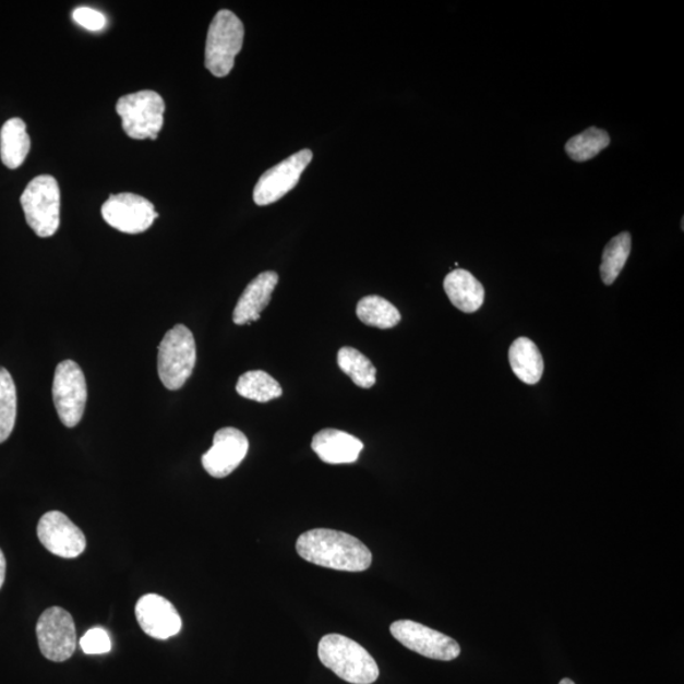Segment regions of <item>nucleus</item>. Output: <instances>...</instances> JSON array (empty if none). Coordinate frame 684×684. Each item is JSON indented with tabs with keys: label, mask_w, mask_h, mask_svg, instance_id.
<instances>
[{
	"label": "nucleus",
	"mask_w": 684,
	"mask_h": 684,
	"mask_svg": "<svg viewBox=\"0 0 684 684\" xmlns=\"http://www.w3.org/2000/svg\"><path fill=\"white\" fill-rule=\"evenodd\" d=\"M26 221L38 238H51L60 226V188L51 176L31 180L21 196Z\"/></svg>",
	"instance_id": "obj_5"
},
{
	"label": "nucleus",
	"mask_w": 684,
	"mask_h": 684,
	"mask_svg": "<svg viewBox=\"0 0 684 684\" xmlns=\"http://www.w3.org/2000/svg\"><path fill=\"white\" fill-rule=\"evenodd\" d=\"M36 634L43 656L51 662H65L76 649V628L70 613L61 608L46 610L38 619Z\"/></svg>",
	"instance_id": "obj_8"
},
{
	"label": "nucleus",
	"mask_w": 684,
	"mask_h": 684,
	"mask_svg": "<svg viewBox=\"0 0 684 684\" xmlns=\"http://www.w3.org/2000/svg\"><path fill=\"white\" fill-rule=\"evenodd\" d=\"M41 544L50 553L67 560L81 555L86 547V539L81 529L59 511H51L41 517L37 526Z\"/></svg>",
	"instance_id": "obj_12"
},
{
	"label": "nucleus",
	"mask_w": 684,
	"mask_h": 684,
	"mask_svg": "<svg viewBox=\"0 0 684 684\" xmlns=\"http://www.w3.org/2000/svg\"><path fill=\"white\" fill-rule=\"evenodd\" d=\"M312 451L327 464H351L359 459L364 444L356 436L335 429L317 432L312 440Z\"/></svg>",
	"instance_id": "obj_16"
},
{
	"label": "nucleus",
	"mask_w": 684,
	"mask_h": 684,
	"mask_svg": "<svg viewBox=\"0 0 684 684\" xmlns=\"http://www.w3.org/2000/svg\"><path fill=\"white\" fill-rule=\"evenodd\" d=\"M319 658L337 677L351 684H372L380 677L371 652L344 635H325L319 644Z\"/></svg>",
	"instance_id": "obj_2"
},
{
	"label": "nucleus",
	"mask_w": 684,
	"mask_h": 684,
	"mask_svg": "<svg viewBox=\"0 0 684 684\" xmlns=\"http://www.w3.org/2000/svg\"><path fill=\"white\" fill-rule=\"evenodd\" d=\"M444 289L451 302L461 312H477L484 303V287L468 271L455 269L447 274Z\"/></svg>",
	"instance_id": "obj_17"
},
{
	"label": "nucleus",
	"mask_w": 684,
	"mask_h": 684,
	"mask_svg": "<svg viewBox=\"0 0 684 684\" xmlns=\"http://www.w3.org/2000/svg\"><path fill=\"white\" fill-rule=\"evenodd\" d=\"M560 684H576V683H574V682H573L572 680H569V679H564V680H562V681H561V683H560Z\"/></svg>",
	"instance_id": "obj_29"
},
{
	"label": "nucleus",
	"mask_w": 684,
	"mask_h": 684,
	"mask_svg": "<svg viewBox=\"0 0 684 684\" xmlns=\"http://www.w3.org/2000/svg\"><path fill=\"white\" fill-rule=\"evenodd\" d=\"M101 216L116 230L136 235L147 231L159 215L154 204L144 196L120 193L109 196L101 206Z\"/></svg>",
	"instance_id": "obj_10"
},
{
	"label": "nucleus",
	"mask_w": 684,
	"mask_h": 684,
	"mask_svg": "<svg viewBox=\"0 0 684 684\" xmlns=\"http://www.w3.org/2000/svg\"><path fill=\"white\" fill-rule=\"evenodd\" d=\"M236 391L243 398L266 404L281 397L280 384L263 371H250L242 374L236 384Z\"/></svg>",
	"instance_id": "obj_21"
},
{
	"label": "nucleus",
	"mask_w": 684,
	"mask_h": 684,
	"mask_svg": "<svg viewBox=\"0 0 684 684\" xmlns=\"http://www.w3.org/2000/svg\"><path fill=\"white\" fill-rule=\"evenodd\" d=\"M196 361L194 336L190 328L177 325L165 334L157 356V372L165 388L178 391L191 379Z\"/></svg>",
	"instance_id": "obj_3"
},
{
	"label": "nucleus",
	"mask_w": 684,
	"mask_h": 684,
	"mask_svg": "<svg viewBox=\"0 0 684 684\" xmlns=\"http://www.w3.org/2000/svg\"><path fill=\"white\" fill-rule=\"evenodd\" d=\"M632 253V236L623 232L613 238L604 248L602 264L600 267L601 278L607 286L615 281Z\"/></svg>",
	"instance_id": "obj_22"
},
{
	"label": "nucleus",
	"mask_w": 684,
	"mask_h": 684,
	"mask_svg": "<svg viewBox=\"0 0 684 684\" xmlns=\"http://www.w3.org/2000/svg\"><path fill=\"white\" fill-rule=\"evenodd\" d=\"M296 549L302 560L335 571L364 572L373 562L371 550L356 537L343 531H307L298 538Z\"/></svg>",
	"instance_id": "obj_1"
},
{
	"label": "nucleus",
	"mask_w": 684,
	"mask_h": 684,
	"mask_svg": "<svg viewBox=\"0 0 684 684\" xmlns=\"http://www.w3.org/2000/svg\"><path fill=\"white\" fill-rule=\"evenodd\" d=\"M337 363L341 371L350 376V380L360 388H372L375 384L376 369L372 361L369 360L364 353H361L357 349L345 348L340 349L337 353Z\"/></svg>",
	"instance_id": "obj_23"
},
{
	"label": "nucleus",
	"mask_w": 684,
	"mask_h": 684,
	"mask_svg": "<svg viewBox=\"0 0 684 684\" xmlns=\"http://www.w3.org/2000/svg\"><path fill=\"white\" fill-rule=\"evenodd\" d=\"M5 571H7L5 556L2 552V549H0V588L3 587L4 580H5Z\"/></svg>",
	"instance_id": "obj_28"
},
{
	"label": "nucleus",
	"mask_w": 684,
	"mask_h": 684,
	"mask_svg": "<svg viewBox=\"0 0 684 684\" xmlns=\"http://www.w3.org/2000/svg\"><path fill=\"white\" fill-rule=\"evenodd\" d=\"M141 628L154 639L167 640L182 631V619L172 604L159 595H145L136 603Z\"/></svg>",
	"instance_id": "obj_14"
},
{
	"label": "nucleus",
	"mask_w": 684,
	"mask_h": 684,
	"mask_svg": "<svg viewBox=\"0 0 684 684\" xmlns=\"http://www.w3.org/2000/svg\"><path fill=\"white\" fill-rule=\"evenodd\" d=\"M17 419V389L12 375L0 368V444L11 436Z\"/></svg>",
	"instance_id": "obj_25"
},
{
	"label": "nucleus",
	"mask_w": 684,
	"mask_h": 684,
	"mask_svg": "<svg viewBox=\"0 0 684 684\" xmlns=\"http://www.w3.org/2000/svg\"><path fill=\"white\" fill-rule=\"evenodd\" d=\"M278 281L279 275L275 272H264L251 280L235 307L232 316L235 324L248 325L261 319L262 312L272 301Z\"/></svg>",
	"instance_id": "obj_15"
},
{
	"label": "nucleus",
	"mask_w": 684,
	"mask_h": 684,
	"mask_svg": "<svg viewBox=\"0 0 684 684\" xmlns=\"http://www.w3.org/2000/svg\"><path fill=\"white\" fill-rule=\"evenodd\" d=\"M249 452V440L235 428L218 430L214 445L202 456L204 470L215 478H225L240 466Z\"/></svg>",
	"instance_id": "obj_13"
},
{
	"label": "nucleus",
	"mask_w": 684,
	"mask_h": 684,
	"mask_svg": "<svg viewBox=\"0 0 684 684\" xmlns=\"http://www.w3.org/2000/svg\"><path fill=\"white\" fill-rule=\"evenodd\" d=\"M116 111L125 135L133 140H156L164 124L165 101L159 93L141 91L118 99Z\"/></svg>",
	"instance_id": "obj_6"
},
{
	"label": "nucleus",
	"mask_w": 684,
	"mask_h": 684,
	"mask_svg": "<svg viewBox=\"0 0 684 684\" xmlns=\"http://www.w3.org/2000/svg\"><path fill=\"white\" fill-rule=\"evenodd\" d=\"M81 647L85 655H106L111 651L112 644L104 628L94 627L83 636Z\"/></svg>",
	"instance_id": "obj_26"
},
{
	"label": "nucleus",
	"mask_w": 684,
	"mask_h": 684,
	"mask_svg": "<svg viewBox=\"0 0 684 684\" xmlns=\"http://www.w3.org/2000/svg\"><path fill=\"white\" fill-rule=\"evenodd\" d=\"M312 159L313 153L310 148H304L266 170L254 190V202L257 206H267V204L278 202L292 191Z\"/></svg>",
	"instance_id": "obj_11"
},
{
	"label": "nucleus",
	"mask_w": 684,
	"mask_h": 684,
	"mask_svg": "<svg viewBox=\"0 0 684 684\" xmlns=\"http://www.w3.org/2000/svg\"><path fill=\"white\" fill-rule=\"evenodd\" d=\"M610 143L611 140L607 131L591 128L572 137L565 145V152H567L572 160L584 163L593 159Z\"/></svg>",
	"instance_id": "obj_24"
},
{
	"label": "nucleus",
	"mask_w": 684,
	"mask_h": 684,
	"mask_svg": "<svg viewBox=\"0 0 684 684\" xmlns=\"http://www.w3.org/2000/svg\"><path fill=\"white\" fill-rule=\"evenodd\" d=\"M31 148L27 125L21 118H11L0 130V157L7 168L19 169Z\"/></svg>",
	"instance_id": "obj_19"
},
{
	"label": "nucleus",
	"mask_w": 684,
	"mask_h": 684,
	"mask_svg": "<svg viewBox=\"0 0 684 684\" xmlns=\"http://www.w3.org/2000/svg\"><path fill=\"white\" fill-rule=\"evenodd\" d=\"M73 19L77 23L79 26H82L85 29L96 31L104 29L107 25V19L104 13L99 11L93 10L89 7H79L73 13Z\"/></svg>",
	"instance_id": "obj_27"
},
{
	"label": "nucleus",
	"mask_w": 684,
	"mask_h": 684,
	"mask_svg": "<svg viewBox=\"0 0 684 684\" xmlns=\"http://www.w3.org/2000/svg\"><path fill=\"white\" fill-rule=\"evenodd\" d=\"M243 28L241 20L228 10L219 11L211 22L206 43V65L208 72L217 77L231 73L235 59L242 49Z\"/></svg>",
	"instance_id": "obj_4"
},
{
	"label": "nucleus",
	"mask_w": 684,
	"mask_h": 684,
	"mask_svg": "<svg viewBox=\"0 0 684 684\" xmlns=\"http://www.w3.org/2000/svg\"><path fill=\"white\" fill-rule=\"evenodd\" d=\"M52 397L60 421L67 428H75L83 419L88 399L84 373L75 361L64 360L57 367Z\"/></svg>",
	"instance_id": "obj_7"
},
{
	"label": "nucleus",
	"mask_w": 684,
	"mask_h": 684,
	"mask_svg": "<svg viewBox=\"0 0 684 684\" xmlns=\"http://www.w3.org/2000/svg\"><path fill=\"white\" fill-rule=\"evenodd\" d=\"M357 314L363 324L382 329L395 327L400 321V313L396 307L380 296L361 298L357 305Z\"/></svg>",
	"instance_id": "obj_20"
},
{
	"label": "nucleus",
	"mask_w": 684,
	"mask_h": 684,
	"mask_svg": "<svg viewBox=\"0 0 684 684\" xmlns=\"http://www.w3.org/2000/svg\"><path fill=\"white\" fill-rule=\"evenodd\" d=\"M393 638L422 657L451 662L460 656V646L444 635L412 620H398L391 625Z\"/></svg>",
	"instance_id": "obj_9"
},
{
	"label": "nucleus",
	"mask_w": 684,
	"mask_h": 684,
	"mask_svg": "<svg viewBox=\"0 0 684 684\" xmlns=\"http://www.w3.org/2000/svg\"><path fill=\"white\" fill-rule=\"evenodd\" d=\"M509 365L518 380L526 384H537L544 373V359L538 346L528 337H520L511 345Z\"/></svg>",
	"instance_id": "obj_18"
}]
</instances>
